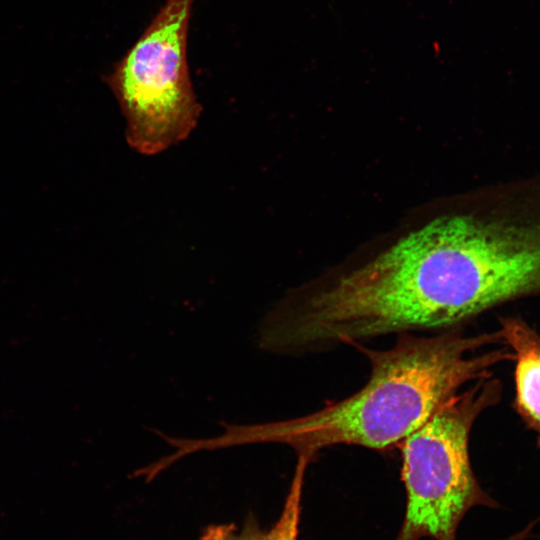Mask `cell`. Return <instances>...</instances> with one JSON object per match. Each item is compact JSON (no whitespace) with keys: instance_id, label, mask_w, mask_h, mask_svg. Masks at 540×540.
<instances>
[{"instance_id":"52a82bcc","label":"cell","mask_w":540,"mask_h":540,"mask_svg":"<svg viewBox=\"0 0 540 540\" xmlns=\"http://www.w3.org/2000/svg\"><path fill=\"white\" fill-rule=\"evenodd\" d=\"M536 524V521H533L524 529L510 535L509 537L502 540H526L532 536L533 527Z\"/></svg>"},{"instance_id":"3957f363","label":"cell","mask_w":540,"mask_h":540,"mask_svg":"<svg viewBox=\"0 0 540 540\" xmlns=\"http://www.w3.org/2000/svg\"><path fill=\"white\" fill-rule=\"evenodd\" d=\"M501 391L492 377L471 383L399 445L406 510L395 540H456L470 509L498 507L475 477L469 437L478 417L498 403Z\"/></svg>"},{"instance_id":"8992f818","label":"cell","mask_w":540,"mask_h":540,"mask_svg":"<svg viewBox=\"0 0 540 540\" xmlns=\"http://www.w3.org/2000/svg\"><path fill=\"white\" fill-rule=\"evenodd\" d=\"M313 460L297 456L293 479L278 520L268 529L261 528L255 519H247L241 528L235 524H217L207 527L200 540H297L301 496L306 468Z\"/></svg>"},{"instance_id":"5b68a950","label":"cell","mask_w":540,"mask_h":540,"mask_svg":"<svg viewBox=\"0 0 540 540\" xmlns=\"http://www.w3.org/2000/svg\"><path fill=\"white\" fill-rule=\"evenodd\" d=\"M499 330L514 354L515 407L540 446V334L516 317L501 319Z\"/></svg>"},{"instance_id":"6da1fadb","label":"cell","mask_w":540,"mask_h":540,"mask_svg":"<svg viewBox=\"0 0 540 540\" xmlns=\"http://www.w3.org/2000/svg\"><path fill=\"white\" fill-rule=\"evenodd\" d=\"M540 292V226L432 220L368 262L295 292L262 320L266 348L301 356L389 334L445 331Z\"/></svg>"},{"instance_id":"7a4b0ae2","label":"cell","mask_w":540,"mask_h":540,"mask_svg":"<svg viewBox=\"0 0 540 540\" xmlns=\"http://www.w3.org/2000/svg\"><path fill=\"white\" fill-rule=\"evenodd\" d=\"M352 347L370 365L368 380L358 391L300 417L242 425L241 441L285 444L297 456L312 459L335 445L384 451L399 446L464 386L491 377L495 366L514 359L499 329L403 333L388 349L363 343Z\"/></svg>"},{"instance_id":"277c9868","label":"cell","mask_w":540,"mask_h":540,"mask_svg":"<svg viewBox=\"0 0 540 540\" xmlns=\"http://www.w3.org/2000/svg\"><path fill=\"white\" fill-rule=\"evenodd\" d=\"M193 0H166L135 44L105 76L126 121L128 145L154 156L184 141L198 124L187 62Z\"/></svg>"}]
</instances>
